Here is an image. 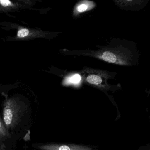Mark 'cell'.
Masks as SVG:
<instances>
[{"label": "cell", "instance_id": "8992f818", "mask_svg": "<svg viewBox=\"0 0 150 150\" xmlns=\"http://www.w3.org/2000/svg\"><path fill=\"white\" fill-rule=\"evenodd\" d=\"M90 2L89 1H85V2L79 4L76 9L77 12L81 13V12H84L87 10L90 9L89 7H91L90 6Z\"/></svg>", "mask_w": 150, "mask_h": 150}, {"label": "cell", "instance_id": "277c9868", "mask_svg": "<svg viewBox=\"0 0 150 150\" xmlns=\"http://www.w3.org/2000/svg\"><path fill=\"white\" fill-rule=\"evenodd\" d=\"M102 75H100L98 73H91L86 77V81L88 83L93 85L100 86L104 82L105 78H103Z\"/></svg>", "mask_w": 150, "mask_h": 150}, {"label": "cell", "instance_id": "6da1fadb", "mask_svg": "<svg viewBox=\"0 0 150 150\" xmlns=\"http://www.w3.org/2000/svg\"><path fill=\"white\" fill-rule=\"evenodd\" d=\"M25 110L17 100L10 99L5 101L2 109V119L10 134L19 129Z\"/></svg>", "mask_w": 150, "mask_h": 150}, {"label": "cell", "instance_id": "52a82bcc", "mask_svg": "<svg viewBox=\"0 0 150 150\" xmlns=\"http://www.w3.org/2000/svg\"><path fill=\"white\" fill-rule=\"evenodd\" d=\"M30 31L27 29H22L18 31L17 36L19 38H22L26 37L29 35Z\"/></svg>", "mask_w": 150, "mask_h": 150}, {"label": "cell", "instance_id": "3957f363", "mask_svg": "<svg viewBox=\"0 0 150 150\" xmlns=\"http://www.w3.org/2000/svg\"><path fill=\"white\" fill-rule=\"evenodd\" d=\"M11 136L0 116V147L4 149L6 148V144L11 139Z\"/></svg>", "mask_w": 150, "mask_h": 150}, {"label": "cell", "instance_id": "ba28073f", "mask_svg": "<svg viewBox=\"0 0 150 150\" xmlns=\"http://www.w3.org/2000/svg\"><path fill=\"white\" fill-rule=\"evenodd\" d=\"M80 80H81V77L79 75L76 74V75L73 76L70 78V81L71 82L74 83H78L79 82Z\"/></svg>", "mask_w": 150, "mask_h": 150}, {"label": "cell", "instance_id": "9c48e42d", "mask_svg": "<svg viewBox=\"0 0 150 150\" xmlns=\"http://www.w3.org/2000/svg\"><path fill=\"white\" fill-rule=\"evenodd\" d=\"M0 4L4 7H8L12 5L11 2L8 0H0Z\"/></svg>", "mask_w": 150, "mask_h": 150}, {"label": "cell", "instance_id": "5b68a950", "mask_svg": "<svg viewBox=\"0 0 150 150\" xmlns=\"http://www.w3.org/2000/svg\"><path fill=\"white\" fill-rule=\"evenodd\" d=\"M100 57L105 61L110 63H116L118 60L116 55L110 51H105L102 53Z\"/></svg>", "mask_w": 150, "mask_h": 150}, {"label": "cell", "instance_id": "7a4b0ae2", "mask_svg": "<svg viewBox=\"0 0 150 150\" xmlns=\"http://www.w3.org/2000/svg\"><path fill=\"white\" fill-rule=\"evenodd\" d=\"M42 150H92L89 147L76 145H45L39 146Z\"/></svg>", "mask_w": 150, "mask_h": 150}, {"label": "cell", "instance_id": "30bf717a", "mask_svg": "<svg viewBox=\"0 0 150 150\" xmlns=\"http://www.w3.org/2000/svg\"><path fill=\"white\" fill-rule=\"evenodd\" d=\"M144 150H150V148H149V147H148V149H145Z\"/></svg>", "mask_w": 150, "mask_h": 150}, {"label": "cell", "instance_id": "8fae6325", "mask_svg": "<svg viewBox=\"0 0 150 150\" xmlns=\"http://www.w3.org/2000/svg\"><path fill=\"white\" fill-rule=\"evenodd\" d=\"M3 150H6V149H4V148H3Z\"/></svg>", "mask_w": 150, "mask_h": 150}]
</instances>
